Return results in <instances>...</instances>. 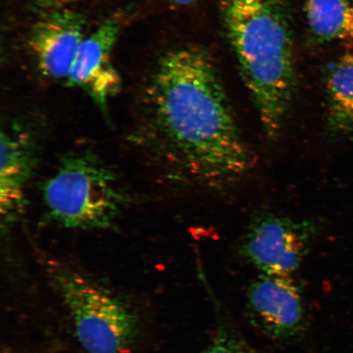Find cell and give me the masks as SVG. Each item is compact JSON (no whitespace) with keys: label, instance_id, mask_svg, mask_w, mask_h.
<instances>
[{"label":"cell","instance_id":"cell-1","mask_svg":"<svg viewBox=\"0 0 353 353\" xmlns=\"http://www.w3.org/2000/svg\"><path fill=\"white\" fill-rule=\"evenodd\" d=\"M139 99L129 139L167 179L218 189L252 169L254 154L204 48L168 52Z\"/></svg>","mask_w":353,"mask_h":353},{"label":"cell","instance_id":"cell-2","mask_svg":"<svg viewBox=\"0 0 353 353\" xmlns=\"http://www.w3.org/2000/svg\"><path fill=\"white\" fill-rule=\"evenodd\" d=\"M223 21L243 81L268 139L279 138L292 104V24L284 0H222Z\"/></svg>","mask_w":353,"mask_h":353},{"label":"cell","instance_id":"cell-3","mask_svg":"<svg viewBox=\"0 0 353 353\" xmlns=\"http://www.w3.org/2000/svg\"><path fill=\"white\" fill-rule=\"evenodd\" d=\"M42 196L48 219L83 231L112 228L127 201L116 174L88 150L60 157L43 183Z\"/></svg>","mask_w":353,"mask_h":353},{"label":"cell","instance_id":"cell-4","mask_svg":"<svg viewBox=\"0 0 353 353\" xmlns=\"http://www.w3.org/2000/svg\"><path fill=\"white\" fill-rule=\"evenodd\" d=\"M46 268L83 350L88 353H131L136 324L125 304L68 265L50 261Z\"/></svg>","mask_w":353,"mask_h":353},{"label":"cell","instance_id":"cell-5","mask_svg":"<svg viewBox=\"0 0 353 353\" xmlns=\"http://www.w3.org/2000/svg\"><path fill=\"white\" fill-rule=\"evenodd\" d=\"M314 231L307 221L260 215L243 238L241 254L263 275L291 276L301 265Z\"/></svg>","mask_w":353,"mask_h":353},{"label":"cell","instance_id":"cell-6","mask_svg":"<svg viewBox=\"0 0 353 353\" xmlns=\"http://www.w3.org/2000/svg\"><path fill=\"white\" fill-rule=\"evenodd\" d=\"M39 132L32 123L14 119L1 130L0 169V220L3 232H8L23 215L26 189L37 166Z\"/></svg>","mask_w":353,"mask_h":353},{"label":"cell","instance_id":"cell-7","mask_svg":"<svg viewBox=\"0 0 353 353\" xmlns=\"http://www.w3.org/2000/svg\"><path fill=\"white\" fill-rule=\"evenodd\" d=\"M121 20L118 15L110 17L83 39L66 78V85L85 91L105 114L109 100L117 95L121 87L120 74L112 63Z\"/></svg>","mask_w":353,"mask_h":353},{"label":"cell","instance_id":"cell-8","mask_svg":"<svg viewBox=\"0 0 353 353\" xmlns=\"http://www.w3.org/2000/svg\"><path fill=\"white\" fill-rule=\"evenodd\" d=\"M247 307L254 325L272 338L294 337L305 324L301 291L291 276L261 274L250 286Z\"/></svg>","mask_w":353,"mask_h":353},{"label":"cell","instance_id":"cell-9","mask_svg":"<svg viewBox=\"0 0 353 353\" xmlns=\"http://www.w3.org/2000/svg\"><path fill=\"white\" fill-rule=\"evenodd\" d=\"M85 21L81 13L60 8L35 22L29 34L28 46L44 77L68 78L85 39Z\"/></svg>","mask_w":353,"mask_h":353},{"label":"cell","instance_id":"cell-10","mask_svg":"<svg viewBox=\"0 0 353 353\" xmlns=\"http://www.w3.org/2000/svg\"><path fill=\"white\" fill-rule=\"evenodd\" d=\"M326 127L341 140L353 141V54L338 59L325 83Z\"/></svg>","mask_w":353,"mask_h":353},{"label":"cell","instance_id":"cell-11","mask_svg":"<svg viewBox=\"0 0 353 353\" xmlns=\"http://www.w3.org/2000/svg\"><path fill=\"white\" fill-rule=\"evenodd\" d=\"M352 0H308V25L321 41L350 37Z\"/></svg>","mask_w":353,"mask_h":353},{"label":"cell","instance_id":"cell-12","mask_svg":"<svg viewBox=\"0 0 353 353\" xmlns=\"http://www.w3.org/2000/svg\"><path fill=\"white\" fill-rule=\"evenodd\" d=\"M200 353H252L235 335L223 330L214 341Z\"/></svg>","mask_w":353,"mask_h":353},{"label":"cell","instance_id":"cell-13","mask_svg":"<svg viewBox=\"0 0 353 353\" xmlns=\"http://www.w3.org/2000/svg\"><path fill=\"white\" fill-rule=\"evenodd\" d=\"M81 1H88V0H59V1H57L56 3V6H68V4Z\"/></svg>","mask_w":353,"mask_h":353},{"label":"cell","instance_id":"cell-14","mask_svg":"<svg viewBox=\"0 0 353 353\" xmlns=\"http://www.w3.org/2000/svg\"><path fill=\"white\" fill-rule=\"evenodd\" d=\"M171 3L176 4V6H189V4H192L194 2L197 1V0H170Z\"/></svg>","mask_w":353,"mask_h":353},{"label":"cell","instance_id":"cell-15","mask_svg":"<svg viewBox=\"0 0 353 353\" xmlns=\"http://www.w3.org/2000/svg\"><path fill=\"white\" fill-rule=\"evenodd\" d=\"M348 41H353V0H352V6H351L350 29V37H348Z\"/></svg>","mask_w":353,"mask_h":353},{"label":"cell","instance_id":"cell-16","mask_svg":"<svg viewBox=\"0 0 353 353\" xmlns=\"http://www.w3.org/2000/svg\"><path fill=\"white\" fill-rule=\"evenodd\" d=\"M57 1L59 0H38L39 3L42 4L43 6H56Z\"/></svg>","mask_w":353,"mask_h":353}]
</instances>
